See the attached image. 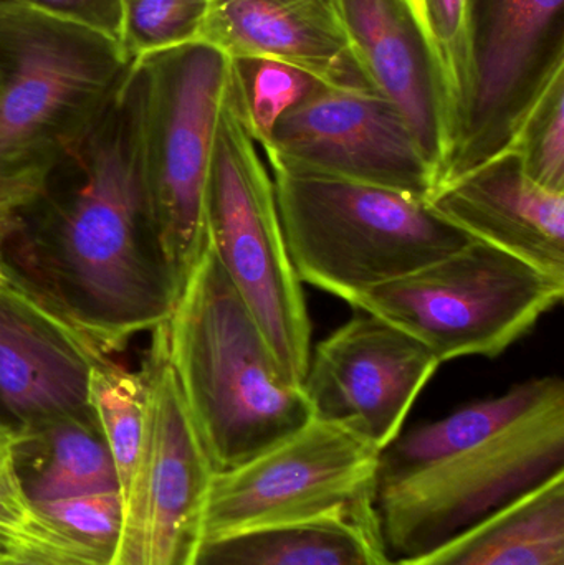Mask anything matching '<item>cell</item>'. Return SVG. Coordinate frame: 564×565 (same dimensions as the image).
Segmentation results:
<instances>
[{"label":"cell","mask_w":564,"mask_h":565,"mask_svg":"<svg viewBox=\"0 0 564 565\" xmlns=\"http://www.w3.org/2000/svg\"><path fill=\"white\" fill-rule=\"evenodd\" d=\"M141 78H128L22 212L17 274L103 354L168 321L179 288L156 235L139 145Z\"/></svg>","instance_id":"obj_1"},{"label":"cell","mask_w":564,"mask_h":565,"mask_svg":"<svg viewBox=\"0 0 564 565\" xmlns=\"http://www.w3.org/2000/svg\"><path fill=\"white\" fill-rule=\"evenodd\" d=\"M564 475V382L533 377L419 425L380 455L374 516L406 559Z\"/></svg>","instance_id":"obj_2"},{"label":"cell","mask_w":564,"mask_h":565,"mask_svg":"<svg viewBox=\"0 0 564 565\" xmlns=\"http://www.w3.org/2000/svg\"><path fill=\"white\" fill-rule=\"evenodd\" d=\"M169 364L215 473L280 445L313 418L211 245L161 326Z\"/></svg>","instance_id":"obj_3"},{"label":"cell","mask_w":564,"mask_h":565,"mask_svg":"<svg viewBox=\"0 0 564 565\" xmlns=\"http://www.w3.org/2000/svg\"><path fill=\"white\" fill-rule=\"evenodd\" d=\"M111 36L0 3V215L17 218L131 72Z\"/></svg>","instance_id":"obj_4"},{"label":"cell","mask_w":564,"mask_h":565,"mask_svg":"<svg viewBox=\"0 0 564 565\" xmlns=\"http://www.w3.org/2000/svg\"><path fill=\"white\" fill-rule=\"evenodd\" d=\"M272 172L298 278L350 305L473 241L429 199L285 166Z\"/></svg>","instance_id":"obj_5"},{"label":"cell","mask_w":564,"mask_h":565,"mask_svg":"<svg viewBox=\"0 0 564 565\" xmlns=\"http://www.w3.org/2000/svg\"><path fill=\"white\" fill-rule=\"evenodd\" d=\"M205 232L281 371L304 384L313 349L304 282L285 244L274 181L242 113L234 62L209 169Z\"/></svg>","instance_id":"obj_6"},{"label":"cell","mask_w":564,"mask_h":565,"mask_svg":"<svg viewBox=\"0 0 564 565\" xmlns=\"http://www.w3.org/2000/svg\"><path fill=\"white\" fill-rule=\"evenodd\" d=\"M142 181L179 292L207 247L205 191L232 58L195 42L135 62Z\"/></svg>","instance_id":"obj_7"},{"label":"cell","mask_w":564,"mask_h":565,"mask_svg":"<svg viewBox=\"0 0 564 565\" xmlns=\"http://www.w3.org/2000/svg\"><path fill=\"white\" fill-rule=\"evenodd\" d=\"M564 278L472 241L413 274L358 296L370 312L426 345L440 364L497 358L563 301Z\"/></svg>","instance_id":"obj_8"},{"label":"cell","mask_w":564,"mask_h":565,"mask_svg":"<svg viewBox=\"0 0 564 565\" xmlns=\"http://www.w3.org/2000/svg\"><path fill=\"white\" fill-rule=\"evenodd\" d=\"M380 455L350 428L311 418L255 460L214 473L204 543L258 527L320 520L353 521L377 533Z\"/></svg>","instance_id":"obj_9"},{"label":"cell","mask_w":564,"mask_h":565,"mask_svg":"<svg viewBox=\"0 0 564 565\" xmlns=\"http://www.w3.org/2000/svg\"><path fill=\"white\" fill-rule=\"evenodd\" d=\"M467 23L469 86L439 184L509 151L564 72V0H467Z\"/></svg>","instance_id":"obj_10"},{"label":"cell","mask_w":564,"mask_h":565,"mask_svg":"<svg viewBox=\"0 0 564 565\" xmlns=\"http://www.w3.org/2000/svg\"><path fill=\"white\" fill-rule=\"evenodd\" d=\"M148 428L135 500L125 520L121 565H194L204 544L214 468L169 364L162 328L145 365Z\"/></svg>","instance_id":"obj_11"},{"label":"cell","mask_w":564,"mask_h":565,"mask_svg":"<svg viewBox=\"0 0 564 565\" xmlns=\"http://www.w3.org/2000/svg\"><path fill=\"white\" fill-rule=\"evenodd\" d=\"M270 166L429 199L439 175L401 113L368 85H323L278 118Z\"/></svg>","instance_id":"obj_12"},{"label":"cell","mask_w":564,"mask_h":565,"mask_svg":"<svg viewBox=\"0 0 564 565\" xmlns=\"http://www.w3.org/2000/svg\"><path fill=\"white\" fill-rule=\"evenodd\" d=\"M439 365L413 335L360 311L311 349L301 387L315 418L343 425L383 451Z\"/></svg>","instance_id":"obj_13"},{"label":"cell","mask_w":564,"mask_h":565,"mask_svg":"<svg viewBox=\"0 0 564 565\" xmlns=\"http://www.w3.org/2000/svg\"><path fill=\"white\" fill-rule=\"evenodd\" d=\"M99 355L23 278L0 288V427L19 435L89 414V371Z\"/></svg>","instance_id":"obj_14"},{"label":"cell","mask_w":564,"mask_h":565,"mask_svg":"<svg viewBox=\"0 0 564 565\" xmlns=\"http://www.w3.org/2000/svg\"><path fill=\"white\" fill-rule=\"evenodd\" d=\"M429 202L473 241L564 278V192L535 184L512 149L437 185Z\"/></svg>","instance_id":"obj_15"},{"label":"cell","mask_w":564,"mask_h":565,"mask_svg":"<svg viewBox=\"0 0 564 565\" xmlns=\"http://www.w3.org/2000/svg\"><path fill=\"white\" fill-rule=\"evenodd\" d=\"M338 6L364 83L401 113L440 179L449 154V115L416 22L401 0H340Z\"/></svg>","instance_id":"obj_16"},{"label":"cell","mask_w":564,"mask_h":565,"mask_svg":"<svg viewBox=\"0 0 564 565\" xmlns=\"http://www.w3.org/2000/svg\"><path fill=\"white\" fill-rule=\"evenodd\" d=\"M199 42L232 60L297 66L324 85H366L333 0H207Z\"/></svg>","instance_id":"obj_17"},{"label":"cell","mask_w":564,"mask_h":565,"mask_svg":"<svg viewBox=\"0 0 564 565\" xmlns=\"http://www.w3.org/2000/svg\"><path fill=\"white\" fill-rule=\"evenodd\" d=\"M394 565H564V475Z\"/></svg>","instance_id":"obj_18"},{"label":"cell","mask_w":564,"mask_h":565,"mask_svg":"<svg viewBox=\"0 0 564 565\" xmlns=\"http://www.w3.org/2000/svg\"><path fill=\"white\" fill-rule=\"evenodd\" d=\"M13 467L33 503L118 491L111 454L93 412L15 435Z\"/></svg>","instance_id":"obj_19"},{"label":"cell","mask_w":564,"mask_h":565,"mask_svg":"<svg viewBox=\"0 0 564 565\" xmlns=\"http://www.w3.org/2000/svg\"><path fill=\"white\" fill-rule=\"evenodd\" d=\"M194 565H394L380 534L347 520L258 527L205 541Z\"/></svg>","instance_id":"obj_20"},{"label":"cell","mask_w":564,"mask_h":565,"mask_svg":"<svg viewBox=\"0 0 564 565\" xmlns=\"http://www.w3.org/2000/svg\"><path fill=\"white\" fill-rule=\"evenodd\" d=\"M88 404L111 454L126 520L135 500L148 428L145 371H128L109 355H99L89 371Z\"/></svg>","instance_id":"obj_21"},{"label":"cell","mask_w":564,"mask_h":565,"mask_svg":"<svg viewBox=\"0 0 564 565\" xmlns=\"http://www.w3.org/2000/svg\"><path fill=\"white\" fill-rule=\"evenodd\" d=\"M232 62L242 113L257 146L267 142L272 128L284 113L324 85L297 66L274 60L245 58Z\"/></svg>","instance_id":"obj_22"},{"label":"cell","mask_w":564,"mask_h":565,"mask_svg":"<svg viewBox=\"0 0 564 565\" xmlns=\"http://www.w3.org/2000/svg\"><path fill=\"white\" fill-rule=\"evenodd\" d=\"M207 0H123L119 46L128 62L201 40Z\"/></svg>","instance_id":"obj_23"},{"label":"cell","mask_w":564,"mask_h":565,"mask_svg":"<svg viewBox=\"0 0 564 565\" xmlns=\"http://www.w3.org/2000/svg\"><path fill=\"white\" fill-rule=\"evenodd\" d=\"M510 149L535 184L564 192V72L536 99Z\"/></svg>","instance_id":"obj_24"},{"label":"cell","mask_w":564,"mask_h":565,"mask_svg":"<svg viewBox=\"0 0 564 565\" xmlns=\"http://www.w3.org/2000/svg\"><path fill=\"white\" fill-rule=\"evenodd\" d=\"M35 504L40 513L70 540L109 565H121L125 511L118 491L78 494Z\"/></svg>","instance_id":"obj_25"},{"label":"cell","mask_w":564,"mask_h":565,"mask_svg":"<svg viewBox=\"0 0 564 565\" xmlns=\"http://www.w3.org/2000/svg\"><path fill=\"white\" fill-rule=\"evenodd\" d=\"M437 75L449 115L450 136L469 86L467 0H424ZM450 146V142H449Z\"/></svg>","instance_id":"obj_26"},{"label":"cell","mask_w":564,"mask_h":565,"mask_svg":"<svg viewBox=\"0 0 564 565\" xmlns=\"http://www.w3.org/2000/svg\"><path fill=\"white\" fill-rule=\"evenodd\" d=\"M42 12L105 33L119 42L123 0H20Z\"/></svg>","instance_id":"obj_27"},{"label":"cell","mask_w":564,"mask_h":565,"mask_svg":"<svg viewBox=\"0 0 564 565\" xmlns=\"http://www.w3.org/2000/svg\"><path fill=\"white\" fill-rule=\"evenodd\" d=\"M13 445L15 434L0 427V513L32 503L13 467Z\"/></svg>","instance_id":"obj_28"},{"label":"cell","mask_w":564,"mask_h":565,"mask_svg":"<svg viewBox=\"0 0 564 565\" xmlns=\"http://www.w3.org/2000/svg\"><path fill=\"white\" fill-rule=\"evenodd\" d=\"M20 222L9 221V218H0V288L22 280L9 258V244Z\"/></svg>","instance_id":"obj_29"},{"label":"cell","mask_w":564,"mask_h":565,"mask_svg":"<svg viewBox=\"0 0 564 565\" xmlns=\"http://www.w3.org/2000/svg\"><path fill=\"white\" fill-rule=\"evenodd\" d=\"M404 7H406L409 15L413 17L416 22L417 29H419L421 35H423L424 42H426L427 49H429L430 55H433V36H430L429 22H427L426 3L424 0H401ZM436 63V60H434Z\"/></svg>","instance_id":"obj_30"},{"label":"cell","mask_w":564,"mask_h":565,"mask_svg":"<svg viewBox=\"0 0 564 565\" xmlns=\"http://www.w3.org/2000/svg\"><path fill=\"white\" fill-rule=\"evenodd\" d=\"M0 565H52L39 563V561L25 559V557L10 556V554L0 553Z\"/></svg>","instance_id":"obj_31"},{"label":"cell","mask_w":564,"mask_h":565,"mask_svg":"<svg viewBox=\"0 0 564 565\" xmlns=\"http://www.w3.org/2000/svg\"><path fill=\"white\" fill-rule=\"evenodd\" d=\"M3 2H13V0H0V3H3Z\"/></svg>","instance_id":"obj_32"},{"label":"cell","mask_w":564,"mask_h":565,"mask_svg":"<svg viewBox=\"0 0 564 565\" xmlns=\"http://www.w3.org/2000/svg\"><path fill=\"white\" fill-rule=\"evenodd\" d=\"M333 2H337V3H338V2H340V0H333Z\"/></svg>","instance_id":"obj_33"}]
</instances>
